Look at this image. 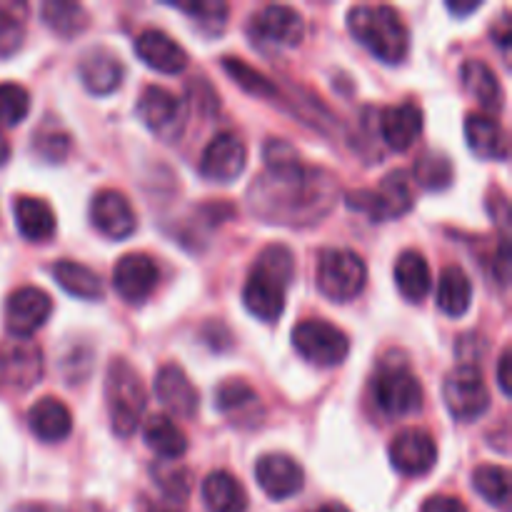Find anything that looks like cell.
Segmentation results:
<instances>
[{
    "mask_svg": "<svg viewBox=\"0 0 512 512\" xmlns=\"http://www.w3.org/2000/svg\"><path fill=\"white\" fill-rule=\"evenodd\" d=\"M43 378V350L35 340L15 338L0 343V380L13 390H30Z\"/></svg>",
    "mask_w": 512,
    "mask_h": 512,
    "instance_id": "cell-10",
    "label": "cell"
},
{
    "mask_svg": "<svg viewBox=\"0 0 512 512\" xmlns=\"http://www.w3.org/2000/svg\"><path fill=\"white\" fill-rule=\"evenodd\" d=\"M413 180L405 170L385 175L378 190H358L348 195V205L358 213H365L375 223L400 218L413 208Z\"/></svg>",
    "mask_w": 512,
    "mask_h": 512,
    "instance_id": "cell-7",
    "label": "cell"
},
{
    "mask_svg": "<svg viewBox=\"0 0 512 512\" xmlns=\"http://www.w3.org/2000/svg\"><path fill=\"white\" fill-rule=\"evenodd\" d=\"M140 512H178L173 510V505H158V503H143Z\"/></svg>",
    "mask_w": 512,
    "mask_h": 512,
    "instance_id": "cell-46",
    "label": "cell"
},
{
    "mask_svg": "<svg viewBox=\"0 0 512 512\" xmlns=\"http://www.w3.org/2000/svg\"><path fill=\"white\" fill-rule=\"evenodd\" d=\"M158 265L150 255L130 253L118 260L113 270V288L125 303H143L158 288Z\"/></svg>",
    "mask_w": 512,
    "mask_h": 512,
    "instance_id": "cell-13",
    "label": "cell"
},
{
    "mask_svg": "<svg viewBox=\"0 0 512 512\" xmlns=\"http://www.w3.org/2000/svg\"><path fill=\"white\" fill-rule=\"evenodd\" d=\"M90 220L95 228L113 240H125L135 233L138 220H135L133 205L128 203L120 190H98L90 203Z\"/></svg>",
    "mask_w": 512,
    "mask_h": 512,
    "instance_id": "cell-17",
    "label": "cell"
},
{
    "mask_svg": "<svg viewBox=\"0 0 512 512\" xmlns=\"http://www.w3.org/2000/svg\"><path fill=\"white\" fill-rule=\"evenodd\" d=\"M473 485L490 505L508 508L510 503V475L500 465H480L473 473Z\"/></svg>",
    "mask_w": 512,
    "mask_h": 512,
    "instance_id": "cell-35",
    "label": "cell"
},
{
    "mask_svg": "<svg viewBox=\"0 0 512 512\" xmlns=\"http://www.w3.org/2000/svg\"><path fill=\"white\" fill-rule=\"evenodd\" d=\"M13 512H63V510L53 508V505H45V503H25V505H18Z\"/></svg>",
    "mask_w": 512,
    "mask_h": 512,
    "instance_id": "cell-44",
    "label": "cell"
},
{
    "mask_svg": "<svg viewBox=\"0 0 512 512\" xmlns=\"http://www.w3.org/2000/svg\"><path fill=\"white\" fill-rule=\"evenodd\" d=\"M33 150L45 163H63L70 153V135L55 120H45L33 135Z\"/></svg>",
    "mask_w": 512,
    "mask_h": 512,
    "instance_id": "cell-36",
    "label": "cell"
},
{
    "mask_svg": "<svg viewBox=\"0 0 512 512\" xmlns=\"http://www.w3.org/2000/svg\"><path fill=\"white\" fill-rule=\"evenodd\" d=\"M145 445L165 460H178L188 450V438L170 415H153L145 423Z\"/></svg>",
    "mask_w": 512,
    "mask_h": 512,
    "instance_id": "cell-30",
    "label": "cell"
},
{
    "mask_svg": "<svg viewBox=\"0 0 512 512\" xmlns=\"http://www.w3.org/2000/svg\"><path fill=\"white\" fill-rule=\"evenodd\" d=\"M473 303V283L460 265L443 268L438 280V308L450 318H460L468 313Z\"/></svg>",
    "mask_w": 512,
    "mask_h": 512,
    "instance_id": "cell-29",
    "label": "cell"
},
{
    "mask_svg": "<svg viewBox=\"0 0 512 512\" xmlns=\"http://www.w3.org/2000/svg\"><path fill=\"white\" fill-rule=\"evenodd\" d=\"M480 8V3H448V10L450 13H455V15H470L473 13V10H478Z\"/></svg>",
    "mask_w": 512,
    "mask_h": 512,
    "instance_id": "cell-45",
    "label": "cell"
},
{
    "mask_svg": "<svg viewBox=\"0 0 512 512\" xmlns=\"http://www.w3.org/2000/svg\"><path fill=\"white\" fill-rule=\"evenodd\" d=\"M465 140L468 148L483 160H505L508 158V143L500 123L490 115L473 113L465 118Z\"/></svg>",
    "mask_w": 512,
    "mask_h": 512,
    "instance_id": "cell-24",
    "label": "cell"
},
{
    "mask_svg": "<svg viewBox=\"0 0 512 512\" xmlns=\"http://www.w3.org/2000/svg\"><path fill=\"white\" fill-rule=\"evenodd\" d=\"M293 345L305 360L320 368H333L345 363L350 353V340L338 325L328 320H303L293 328Z\"/></svg>",
    "mask_w": 512,
    "mask_h": 512,
    "instance_id": "cell-8",
    "label": "cell"
},
{
    "mask_svg": "<svg viewBox=\"0 0 512 512\" xmlns=\"http://www.w3.org/2000/svg\"><path fill=\"white\" fill-rule=\"evenodd\" d=\"M15 223H18L20 235L30 243H45L55 235V213L45 200L30 198V195H20L13 205Z\"/></svg>",
    "mask_w": 512,
    "mask_h": 512,
    "instance_id": "cell-25",
    "label": "cell"
},
{
    "mask_svg": "<svg viewBox=\"0 0 512 512\" xmlns=\"http://www.w3.org/2000/svg\"><path fill=\"white\" fill-rule=\"evenodd\" d=\"M365 283H368V268L358 253L345 248L323 250L318 263V288L325 298L348 303L363 293Z\"/></svg>",
    "mask_w": 512,
    "mask_h": 512,
    "instance_id": "cell-6",
    "label": "cell"
},
{
    "mask_svg": "<svg viewBox=\"0 0 512 512\" xmlns=\"http://www.w3.org/2000/svg\"><path fill=\"white\" fill-rule=\"evenodd\" d=\"M223 68L245 93L258 95V98H273L275 85L273 80L265 78L263 73H258L255 68H250L248 63H243L240 58H223Z\"/></svg>",
    "mask_w": 512,
    "mask_h": 512,
    "instance_id": "cell-39",
    "label": "cell"
},
{
    "mask_svg": "<svg viewBox=\"0 0 512 512\" xmlns=\"http://www.w3.org/2000/svg\"><path fill=\"white\" fill-rule=\"evenodd\" d=\"M435 460H438V445L433 435L420 428L403 430L395 435L390 445V463L403 475H413V478L425 475L433 470Z\"/></svg>",
    "mask_w": 512,
    "mask_h": 512,
    "instance_id": "cell-15",
    "label": "cell"
},
{
    "mask_svg": "<svg viewBox=\"0 0 512 512\" xmlns=\"http://www.w3.org/2000/svg\"><path fill=\"white\" fill-rule=\"evenodd\" d=\"M78 70L85 90H90L93 95H108L113 93V90H118L125 75V68L118 60V55H113L105 48L88 50V53L80 58Z\"/></svg>",
    "mask_w": 512,
    "mask_h": 512,
    "instance_id": "cell-21",
    "label": "cell"
},
{
    "mask_svg": "<svg viewBox=\"0 0 512 512\" xmlns=\"http://www.w3.org/2000/svg\"><path fill=\"white\" fill-rule=\"evenodd\" d=\"M318 512H350V510L340 503H328V505H323Z\"/></svg>",
    "mask_w": 512,
    "mask_h": 512,
    "instance_id": "cell-48",
    "label": "cell"
},
{
    "mask_svg": "<svg viewBox=\"0 0 512 512\" xmlns=\"http://www.w3.org/2000/svg\"><path fill=\"white\" fill-rule=\"evenodd\" d=\"M373 395L378 408L390 418L418 413L423 405V385L405 360H385L373 380Z\"/></svg>",
    "mask_w": 512,
    "mask_h": 512,
    "instance_id": "cell-5",
    "label": "cell"
},
{
    "mask_svg": "<svg viewBox=\"0 0 512 512\" xmlns=\"http://www.w3.org/2000/svg\"><path fill=\"white\" fill-rule=\"evenodd\" d=\"M215 405H218L220 413L233 420H250L253 410H260L258 393L245 380H225V383H220L218 390H215Z\"/></svg>",
    "mask_w": 512,
    "mask_h": 512,
    "instance_id": "cell-32",
    "label": "cell"
},
{
    "mask_svg": "<svg viewBox=\"0 0 512 512\" xmlns=\"http://www.w3.org/2000/svg\"><path fill=\"white\" fill-rule=\"evenodd\" d=\"M135 53L143 60L148 68L158 70V73L175 75L180 70H185L188 65V55L185 50L170 38L163 30H143V33L135 38Z\"/></svg>",
    "mask_w": 512,
    "mask_h": 512,
    "instance_id": "cell-20",
    "label": "cell"
},
{
    "mask_svg": "<svg viewBox=\"0 0 512 512\" xmlns=\"http://www.w3.org/2000/svg\"><path fill=\"white\" fill-rule=\"evenodd\" d=\"M250 30L258 40L280 48H295L305 38V20L290 5H268L260 10L250 23Z\"/></svg>",
    "mask_w": 512,
    "mask_h": 512,
    "instance_id": "cell-16",
    "label": "cell"
},
{
    "mask_svg": "<svg viewBox=\"0 0 512 512\" xmlns=\"http://www.w3.org/2000/svg\"><path fill=\"white\" fill-rule=\"evenodd\" d=\"M443 400L450 415L460 423H473L488 413L490 393L478 365H458L443 383Z\"/></svg>",
    "mask_w": 512,
    "mask_h": 512,
    "instance_id": "cell-9",
    "label": "cell"
},
{
    "mask_svg": "<svg viewBox=\"0 0 512 512\" xmlns=\"http://www.w3.org/2000/svg\"><path fill=\"white\" fill-rule=\"evenodd\" d=\"M510 370H512V353H510V348H505L503 353H500V360H498V385H500V390H503L505 398H510L512 395Z\"/></svg>",
    "mask_w": 512,
    "mask_h": 512,
    "instance_id": "cell-43",
    "label": "cell"
},
{
    "mask_svg": "<svg viewBox=\"0 0 512 512\" xmlns=\"http://www.w3.org/2000/svg\"><path fill=\"white\" fill-rule=\"evenodd\" d=\"M175 8L180 13H185L188 18H193V23L198 25L200 33L220 35L228 25V5L220 3V0H193V3H175Z\"/></svg>",
    "mask_w": 512,
    "mask_h": 512,
    "instance_id": "cell-34",
    "label": "cell"
},
{
    "mask_svg": "<svg viewBox=\"0 0 512 512\" xmlns=\"http://www.w3.org/2000/svg\"><path fill=\"white\" fill-rule=\"evenodd\" d=\"M155 398L175 418H193L198 413V390L180 365H163L155 375Z\"/></svg>",
    "mask_w": 512,
    "mask_h": 512,
    "instance_id": "cell-19",
    "label": "cell"
},
{
    "mask_svg": "<svg viewBox=\"0 0 512 512\" xmlns=\"http://www.w3.org/2000/svg\"><path fill=\"white\" fill-rule=\"evenodd\" d=\"M293 275V253L285 245H268L245 280V308L263 323H275L285 310V290L293 283Z\"/></svg>",
    "mask_w": 512,
    "mask_h": 512,
    "instance_id": "cell-2",
    "label": "cell"
},
{
    "mask_svg": "<svg viewBox=\"0 0 512 512\" xmlns=\"http://www.w3.org/2000/svg\"><path fill=\"white\" fill-rule=\"evenodd\" d=\"M420 512H470L465 508V503L453 495H433V498L425 500L423 510Z\"/></svg>",
    "mask_w": 512,
    "mask_h": 512,
    "instance_id": "cell-42",
    "label": "cell"
},
{
    "mask_svg": "<svg viewBox=\"0 0 512 512\" xmlns=\"http://www.w3.org/2000/svg\"><path fill=\"white\" fill-rule=\"evenodd\" d=\"M415 180L428 190H445L453 183V163L443 153H425L415 163Z\"/></svg>",
    "mask_w": 512,
    "mask_h": 512,
    "instance_id": "cell-37",
    "label": "cell"
},
{
    "mask_svg": "<svg viewBox=\"0 0 512 512\" xmlns=\"http://www.w3.org/2000/svg\"><path fill=\"white\" fill-rule=\"evenodd\" d=\"M395 285H398L400 295L410 303H423L428 298L430 288H433V275H430V265L423 253L418 250H405L395 263Z\"/></svg>",
    "mask_w": 512,
    "mask_h": 512,
    "instance_id": "cell-26",
    "label": "cell"
},
{
    "mask_svg": "<svg viewBox=\"0 0 512 512\" xmlns=\"http://www.w3.org/2000/svg\"><path fill=\"white\" fill-rule=\"evenodd\" d=\"M30 110V95L18 83H0V125H20Z\"/></svg>",
    "mask_w": 512,
    "mask_h": 512,
    "instance_id": "cell-40",
    "label": "cell"
},
{
    "mask_svg": "<svg viewBox=\"0 0 512 512\" xmlns=\"http://www.w3.org/2000/svg\"><path fill=\"white\" fill-rule=\"evenodd\" d=\"M255 478L263 493L273 500H288L298 495L305 485V473L290 455H263L255 463Z\"/></svg>",
    "mask_w": 512,
    "mask_h": 512,
    "instance_id": "cell-18",
    "label": "cell"
},
{
    "mask_svg": "<svg viewBox=\"0 0 512 512\" xmlns=\"http://www.w3.org/2000/svg\"><path fill=\"white\" fill-rule=\"evenodd\" d=\"M53 313V300L45 290L25 285L18 288L5 303V325L15 338H30L35 330L43 328Z\"/></svg>",
    "mask_w": 512,
    "mask_h": 512,
    "instance_id": "cell-11",
    "label": "cell"
},
{
    "mask_svg": "<svg viewBox=\"0 0 512 512\" xmlns=\"http://www.w3.org/2000/svg\"><path fill=\"white\" fill-rule=\"evenodd\" d=\"M40 13H43L45 25L63 38H73L88 28V13L83 5L73 0H45Z\"/></svg>",
    "mask_w": 512,
    "mask_h": 512,
    "instance_id": "cell-33",
    "label": "cell"
},
{
    "mask_svg": "<svg viewBox=\"0 0 512 512\" xmlns=\"http://www.w3.org/2000/svg\"><path fill=\"white\" fill-rule=\"evenodd\" d=\"M105 400H108L110 425L115 435L128 438L138 430L145 413V388L138 370L123 358H115L108 368L105 380Z\"/></svg>",
    "mask_w": 512,
    "mask_h": 512,
    "instance_id": "cell-4",
    "label": "cell"
},
{
    "mask_svg": "<svg viewBox=\"0 0 512 512\" xmlns=\"http://www.w3.org/2000/svg\"><path fill=\"white\" fill-rule=\"evenodd\" d=\"M28 425L33 435L43 443H60L73 430V415H70L68 405L58 398H40L38 403L30 408Z\"/></svg>",
    "mask_w": 512,
    "mask_h": 512,
    "instance_id": "cell-23",
    "label": "cell"
},
{
    "mask_svg": "<svg viewBox=\"0 0 512 512\" xmlns=\"http://www.w3.org/2000/svg\"><path fill=\"white\" fill-rule=\"evenodd\" d=\"M8 158H10V145L8 140H5V135L0 133V165L8 163Z\"/></svg>",
    "mask_w": 512,
    "mask_h": 512,
    "instance_id": "cell-47",
    "label": "cell"
},
{
    "mask_svg": "<svg viewBox=\"0 0 512 512\" xmlns=\"http://www.w3.org/2000/svg\"><path fill=\"white\" fill-rule=\"evenodd\" d=\"M153 478L158 483L160 493L165 495V503L168 505H183L190 495V475L185 468H178L170 460L160 463L153 470Z\"/></svg>",
    "mask_w": 512,
    "mask_h": 512,
    "instance_id": "cell-38",
    "label": "cell"
},
{
    "mask_svg": "<svg viewBox=\"0 0 512 512\" xmlns=\"http://www.w3.org/2000/svg\"><path fill=\"white\" fill-rule=\"evenodd\" d=\"M203 500L210 512H248V493L235 475L215 470L203 483Z\"/></svg>",
    "mask_w": 512,
    "mask_h": 512,
    "instance_id": "cell-27",
    "label": "cell"
},
{
    "mask_svg": "<svg viewBox=\"0 0 512 512\" xmlns=\"http://www.w3.org/2000/svg\"><path fill=\"white\" fill-rule=\"evenodd\" d=\"M423 110L415 103H403L393 105V108L383 110V118H380V133H383V140L393 150L403 153L408 150L415 140L423 133Z\"/></svg>",
    "mask_w": 512,
    "mask_h": 512,
    "instance_id": "cell-22",
    "label": "cell"
},
{
    "mask_svg": "<svg viewBox=\"0 0 512 512\" xmlns=\"http://www.w3.org/2000/svg\"><path fill=\"white\" fill-rule=\"evenodd\" d=\"M53 275L65 293L75 295L80 300H100L103 298V283L98 275L83 263L75 260H60L53 265Z\"/></svg>",
    "mask_w": 512,
    "mask_h": 512,
    "instance_id": "cell-31",
    "label": "cell"
},
{
    "mask_svg": "<svg viewBox=\"0 0 512 512\" xmlns=\"http://www.w3.org/2000/svg\"><path fill=\"white\" fill-rule=\"evenodd\" d=\"M353 38L388 65L403 63L410 50V33L390 5H355L348 13Z\"/></svg>",
    "mask_w": 512,
    "mask_h": 512,
    "instance_id": "cell-3",
    "label": "cell"
},
{
    "mask_svg": "<svg viewBox=\"0 0 512 512\" xmlns=\"http://www.w3.org/2000/svg\"><path fill=\"white\" fill-rule=\"evenodd\" d=\"M265 173L250 188V208L265 223L310 225L330 213L335 183L328 173L308 168L285 140H268L263 148Z\"/></svg>",
    "mask_w": 512,
    "mask_h": 512,
    "instance_id": "cell-1",
    "label": "cell"
},
{
    "mask_svg": "<svg viewBox=\"0 0 512 512\" xmlns=\"http://www.w3.org/2000/svg\"><path fill=\"white\" fill-rule=\"evenodd\" d=\"M248 163L245 143L233 133H218L203 150L200 158V173L215 183H230L238 178Z\"/></svg>",
    "mask_w": 512,
    "mask_h": 512,
    "instance_id": "cell-14",
    "label": "cell"
},
{
    "mask_svg": "<svg viewBox=\"0 0 512 512\" xmlns=\"http://www.w3.org/2000/svg\"><path fill=\"white\" fill-rule=\"evenodd\" d=\"M463 85L485 110L490 113H498L503 108V88H500V80L498 75L493 73L488 63L483 60H465L463 70Z\"/></svg>",
    "mask_w": 512,
    "mask_h": 512,
    "instance_id": "cell-28",
    "label": "cell"
},
{
    "mask_svg": "<svg viewBox=\"0 0 512 512\" xmlns=\"http://www.w3.org/2000/svg\"><path fill=\"white\" fill-rule=\"evenodd\" d=\"M138 118L155 135L170 140L178 138V133L183 130L185 110L170 90L160 88V85H148L138 98Z\"/></svg>",
    "mask_w": 512,
    "mask_h": 512,
    "instance_id": "cell-12",
    "label": "cell"
},
{
    "mask_svg": "<svg viewBox=\"0 0 512 512\" xmlns=\"http://www.w3.org/2000/svg\"><path fill=\"white\" fill-rule=\"evenodd\" d=\"M25 40V25L18 15H13V8L0 5V60L10 58L20 50Z\"/></svg>",
    "mask_w": 512,
    "mask_h": 512,
    "instance_id": "cell-41",
    "label": "cell"
}]
</instances>
